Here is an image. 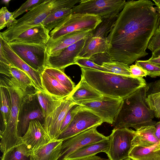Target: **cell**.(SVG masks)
I'll return each instance as SVG.
<instances>
[{
    "mask_svg": "<svg viewBox=\"0 0 160 160\" xmlns=\"http://www.w3.org/2000/svg\"><path fill=\"white\" fill-rule=\"evenodd\" d=\"M4 11L6 26L8 28L16 23L17 20H16L14 18L13 12H9L5 7L4 8Z\"/></svg>",
    "mask_w": 160,
    "mask_h": 160,
    "instance_id": "43",
    "label": "cell"
},
{
    "mask_svg": "<svg viewBox=\"0 0 160 160\" xmlns=\"http://www.w3.org/2000/svg\"><path fill=\"white\" fill-rule=\"evenodd\" d=\"M0 80L7 87L10 95V116L4 131L0 133V149L3 153L12 147L22 143L18 135V124L20 108L26 94L30 88L23 86L14 79L3 76Z\"/></svg>",
    "mask_w": 160,
    "mask_h": 160,
    "instance_id": "5",
    "label": "cell"
},
{
    "mask_svg": "<svg viewBox=\"0 0 160 160\" xmlns=\"http://www.w3.org/2000/svg\"><path fill=\"white\" fill-rule=\"evenodd\" d=\"M71 160H110V159L109 158L106 159L96 155H94L80 159Z\"/></svg>",
    "mask_w": 160,
    "mask_h": 160,
    "instance_id": "45",
    "label": "cell"
},
{
    "mask_svg": "<svg viewBox=\"0 0 160 160\" xmlns=\"http://www.w3.org/2000/svg\"><path fill=\"white\" fill-rule=\"evenodd\" d=\"M96 126L81 132L63 141L61 156L58 160H66L71 153L88 144L107 139L99 132Z\"/></svg>",
    "mask_w": 160,
    "mask_h": 160,
    "instance_id": "13",
    "label": "cell"
},
{
    "mask_svg": "<svg viewBox=\"0 0 160 160\" xmlns=\"http://www.w3.org/2000/svg\"><path fill=\"white\" fill-rule=\"evenodd\" d=\"M129 67L132 77L143 78L148 75L146 71L136 63L130 66Z\"/></svg>",
    "mask_w": 160,
    "mask_h": 160,
    "instance_id": "41",
    "label": "cell"
},
{
    "mask_svg": "<svg viewBox=\"0 0 160 160\" xmlns=\"http://www.w3.org/2000/svg\"><path fill=\"white\" fill-rule=\"evenodd\" d=\"M102 66L106 72L115 74L132 77L129 65L118 61L103 62Z\"/></svg>",
    "mask_w": 160,
    "mask_h": 160,
    "instance_id": "34",
    "label": "cell"
},
{
    "mask_svg": "<svg viewBox=\"0 0 160 160\" xmlns=\"http://www.w3.org/2000/svg\"><path fill=\"white\" fill-rule=\"evenodd\" d=\"M135 63L146 71L148 75L153 78L160 76V68L146 60H137Z\"/></svg>",
    "mask_w": 160,
    "mask_h": 160,
    "instance_id": "36",
    "label": "cell"
},
{
    "mask_svg": "<svg viewBox=\"0 0 160 160\" xmlns=\"http://www.w3.org/2000/svg\"><path fill=\"white\" fill-rule=\"evenodd\" d=\"M103 123L94 114L80 106L74 118L65 129L60 134L58 139L64 141L93 127Z\"/></svg>",
    "mask_w": 160,
    "mask_h": 160,
    "instance_id": "12",
    "label": "cell"
},
{
    "mask_svg": "<svg viewBox=\"0 0 160 160\" xmlns=\"http://www.w3.org/2000/svg\"><path fill=\"white\" fill-rule=\"evenodd\" d=\"M119 14L113 13L101 18V22L92 31V37L106 39L114 27Z\"/></svg>",
    "mask_w": 160,
    "mask_h": 160,
    "instance_id": "30",
    "label": "cell"
},
{
    "mask_svg": "<svg viewBox=\"0 0 160 160\" xmlns=\"http://www.w3.org/2000/svg\"><path fill=\"white\" fill-rule=\"evenodd\" d=\"M148 85L142 87L122 99L120 109L112 126L114 129L132 128L137 130L149 125H155L154 112L146 101Z\"/></svg>",
    "mask_w": 160,
    "mask_h": 160,
    "instance_id": "3",
    "label": "cell"
},
{
    "mask_svg": "<svg viewBox=\"0 0 160 160\" xmlns=\"http://www.w3.org/2000/svg\"><path fill=\"white\" fill-rule=\"evenodd\" d=\"M42 87L45 92L59 98H65L71 93L59 80L44 70L41 74Z\"/></svg>",
    "mask_w": 160,
    "mask_h": 160,
    "instance_id": "21",
    "label": "cell"
},
{
    "mask_svg": "<svg viewBox=\"0 0 160 160\" xmlns=\"http://www.w3.org/2000/svg\"><path fill=\"white\" fill-rule=\"evenodd\" d=\"M109 47L106 38L90 37L87 38L84 46L77 57L88 58L98 53H106Z\"/></svg>",
    "mask_w": 160,
    "mask_h": 160,
    "instance_id": "25",
    "label": "cell"
},
{
    "mask_svg": "<svg viewBox=\"0 0 160 160\" xmlns=\"http://www.w3.org/2000/svg\"><path fill=\"white\" fill-rule=\"evenodd\" d=\"M89 58L92 59L95 63L101 66H102L103 62H109L112 61L107 54L106 52L98 53Z\"/></svg>",
    "mask_w": 160,
    "mask_h": 160,
    "instance_id": "42",
    "label": "cell"
},
{
    "mask_svg": "<svg viewBox=\"0 0 160 160\" xmlns=\"http://www.w3.org/2000/svg\"><path fill=\"white\" fill-rule=\"evenodd\" d=\"M80 68L81 76L103 96L122 99L147 85L143 78Z\"/></svg>",
    "mask_w": 160,
    "mask_h": 160,
    "instance_id": "2",
    "label": "cell"
},
{
    "mask_svg": "<svg viewBox=\"0 0 160 160\" xmlns=\"http://www.w3.org/2000/svg\"><path fill=\"white\" fill-rule=\"evenodd\" d=\"M160 57V48L152 53L151 58H156Z\"/></svg>",
    "mask_w": 160,
    "mask_h": 160,
    "instance_id": "49",
    "label": "cell"
},
{
    "mask_svg": "<svg viewBox=\"0 0 160 160\" xmlns=\"http://www.w3.org/2000/svg\"><path fill=\"white\" fill-rule=\"evenodd\" d=\"M87 38L81 39L68 47L56 56H48L45 68H54L64 71L67 67L75 64V59L83 49Z\"/></svg>",
    "mask_w": 160,
    "mask_h": 160,
    "instance_id": "16",
    "label": "cell"
},
{
    "mask_svg": "<svg viewBox=\"0 0 160 160\" xmlns=\"http://www.w3.org/2000/svg\"><path fill=\"white\" fill-rule=\"evenodd\" d=\"M75 104L69 95L63 99L55 110L44 118V128L52 140L58 139L64 119L68 111Z\"/></svg>",
    "mask_w": 160,
    "mask_h": 160,
    "instance_id": "15",
    "label": "cell"
},
{
    "mask_svg": "<svg viewBox=\"0 0 160 160\" xmlns=\"http://www.w3.org/2000/svg\"><path fill=\"white\" fill-rule=\"evenodd\" d=\"M101 21V17L98 16L72 13L50 32V39L55 40L65 35L76 31H93Z\"/></svg>",
    "mask_w": 160,
    "mask_h": 160,
    "instance_id": "6",
    "label": "cell"
},
{
    "mask_svg": "<svg viewBox=\"0 0 160 160\" xmlns=\"http://www.w3.org/2000/svg\"><path fill=\"white\" fill-rule=\"evenodd\" d=\"M4 8L5 7H3L0 10V30L7 27L5 19Z\"/></svg>",
    "mask_w": 160,
    "mask_h": 160,
    "instance_id": "44",
    "label": "cell"
},
{
    "mask_svg": "<svg viewBox=\"0 0 160 160\" xmlns=\"http://www.w3.org/2000/svg\"><path fill=\"white\" fill-rule=\"evenodd\" d=\"M81 0H44L29 11L17 22L0 33V36L9 43L26 30L42 23L54 11L61 8H72Z\"/></svg>",
    "mask_w": 160,
    "mask_h": 160,
    "instance_id": "4",
    "label": "cell"
},
{
    "mask_svg": "<svg viewBox=\"0 0 160 160\" xmlns=\"http://www.w3.org/2000/svg\"><path fill=\"white\" fill-rule=\"evenodd\" d=\"M80 107V106L75 104L68 111L62 124L60 133L65 129L72 121L79 110Z\"/></svg>",
    "mask_w": 160,
    "mask_h": 160,
    "instance_id": "39",
    "label": "cell"
},
{
    "mask_svg": "<svg viewBox=\"0 0 160 160\" xmlns=\"http://www.w3.org/2000/svg\"><path fill=\"white\" fill-rule=\"evenodd\" d=\"M128 157L132 160H160V142L149 147L132 146Z\"/></svg>",
    "mask_w": 160,
    "mask_h": 160,
    "instance_id": "26",
    "label": "cell"
},
{
    "mask_svg": "<svg viewBox=\"0 0 160 160\" xmlns=\"http://www.w3.org/2000/svg\"><path fill=\"white\" fill-rule=\"evenodd\" d=\"M59 80L71 92L75 87L74 83L65 74L64 71L58 69L46 68L44 70Z\"/></svg>",
    "mask_w": 160,
    "mask_h": 160,
    "instance_id": "35",
    "label": "cell"
},
{
    "mask_svg": "<svg viewBox=\"0 0 160 160\" xmlns=\"http://www.w3.org/2000/svg\"><path fill=\"white\" fill-rule=\"evenodd\" d=\"M44 0H28L22 4L17 9L13 12L14 17L15 19L25 12L30 11L40 4Z\"/></svg>",
    "mask_w": 160,
    "mask_h": 160,
    "instance_id": "37",
    "label": "cell"
},
{
    "mask_svg": "<svg viewBox=\"0 0 160 160\" xmlns=\"http://www.w3.org/2000/svg\"><path fill=\"white\" fill-rule=\"evenodd\" d=\"M1 160H31V158L25 145L22 142L3 153Z\"/></svg>",
    "mask_w": 160,
    "mask_h": 160,
    "instance_id": "32",
    "label": "cell"
},
{
    "mask_svg": "<svg viewBox=\"0 0 160 160\" xmlns=\"http://www.w3.org/2000/svg\"><path fill=\"white\" fill-rule=\"evenodd\" d=\"M75 64L80 67H85L93 69L106 72L102 66L95 63L90 58L77 57L75 59Z\"/></svg>",
    "mask_w": 160,
    "mask_h": 160,
    "instance_id": "38",
    "label": "cell"
},
{
    "mask_svg": "<svg viewBox=\"0 0 160 160\" xmlns=\"http://www.w3.org/2000/svg\"><path fill=\"white\" fill-rule=\"evenodd\" d=\"M70 96L73 101L76 103L97 100L101 98L103 95L81 77L80 81L75 86Z\"/></svg>",
    "mask_w": 160,
    "mask_h": 160,
    "instance_id": "20",
    "label": "cell"
},
{
    "mask_svg": "<svg viewBox=\"0 0 160 160\" xmlns=\"http://www.w3.org/2000/svg\"><path fill=\"white\" fill-rule=\"evenodd\" d=\"M146 101L154 112V116L160 119V80L148 85Z\"/></svg>",
    "mask_w": 160,
    "mask_h": 160,
    "instance_id": "29",
    "label": "cell"
},
{
    "mask_svg": "<svg viewBox=\"0 0 160 160\" xmlns=\"http://www.w3.org/2000/svg\"><path fill=\"white\" fill-rule=\"evenodd\" d=\"M0 106L3 126L0 133L4 130L9 120L11 113V102L9 90L4 83L0 81Z\"/></svg>",
    "mask_w": 160,
    "mask_h": 160,
    "instance_id": "28",
    "label": "cell"
},
{
    "mask_svg": "<svg viewBox=\"0 0 160 160\" xmlns=\"http://www.w3.org/2000/svg\"><path fill=\"white\" fill-rule=\"evenodd\" d=\"M160 48V32L157 30L151 38L148 48L152 52Z\"/></svg>",
    "mask_w": 160,
    "mask_h": 160,
    "instance_id": "40",
    "label": "cell"
},
{
    "mask_svg": "<svg viewBox=\"0 0 160 160\" xmlns=\"http://www.w3.org/2000/svg\"><path fill=\"white\" fill-rule=\"evenodd\" d=\"M109 148L108 138L105 140L85 146L70 154L66 160L76 159L96 155L104 152L107 155Z\"/></svg>",
    "mask_w": 160,
    "mask_h": 160,
    "instance_id": "23",
    "label": "cell"
},
{
    "mask_svg": "<svg viewBox=\"0 0 160 160\" xmlns=\"http://www.w3.org/2000/svg\"><path fill=\"white\" fill-rule=\"evenodd\" d=\"M4 75L8 77L13 78L23 86L36 88L32 81L26 73L12 65Z\"/></svg>",
    "mask_w": 160,
    "mask_h": 160,
    "instance_id": "33",
    "label": "cell"
},
{
    "mask_svg": "<svg viewBox=\"0 0 160 160\" xmlns=\"http://www.w3.org/2000/svg\"><path fill=\"white\" fill-rule=\"evenodd\" d=\"M0 44L2 46L5 56L9 63L26 73L32 81L36 88L45 91L41 82V72L34 70L24 62L12 49L8 43L0 36Z\"/></svg>",
    "mask_w": 160,
    "mask_h": 160,
    "instance_id": "17",
    "label": "cell"
},
{
    "mask_svg": "<svg viewBox=\"0 0 160 160\" xmlns=\"http://www.w3.org/2000/svg\"><path fill=\"white\" fill-rule=\"evenodd\" d=\"M21 139L30 156L52 141L45 131L43 124L38 120L30 122L27 132Z\"/></svg>",
    "mask_w": 160,
    "mask_h": 160,
    "instance_id": "14",
    "label": "cell"
},
{
    "mask_svg": "<svg viewBox=\"0 0 160 160\" xmlns=\"http://www.w3.org/2000/svg\"><path fill=\"white\" fill-rule=\"evenodd\" d=\"M35 92L45 118L55 110L65 98L54 96L37 88Z\"/></svg>",
    "mask_w": 160,
    "mask_h": 160,
    "instance_id": "27",
    "label": "cell"
},
{
    "mask_svg": "<svg viewBox=\"0 0 160 160\" xmlns=\"http://www.w3.org/2000/svg\"><path fill=\"white\" fill-rule=\"evenodd\" d=\"M135 131L127 128L114 129L108 136L109 148L107 154L110 160H123L128 157Z\"/></svg>",
    "mask_w": 160,
    "mask_h": 160,
    "instance_id": "11",
    "label": "cell"
},
{
    "mask_svg": "<svg viewBox=\"0 0 160 160\" xmlns=\"http://www.w3.org/2000/svg\"><path fill=\"white\" fill-rule=\"evenodd\" d=\"M8 43L14 52L33 69L41 73L44 70L48 56L46 45L12 41Z\"/></svg>",
    "mask_w": 160,
    "mask_h": 160,
    "instance_id": "7",
    "label": "cell"
},
{
    "mask_svg": "<svg viewBox=\"0 0 160 160\" xmlns=\"http://www.w3.org/2000/svg\"><path fill=\"white\" fill-rule=\"evenodd\" d=\"M63 140H52L31 155V160H58L61 154Z\"/></svg>",
    "mask_w": 160,
    "mask_h": 160,
    "instance_id": "22",
    "label": "cell"
},
{
    "mask_svg": "<svg viewBox=\"0 0 160 160\" xmlns=\"http://www.w3.org/2000/svg\"><path fill=\"white\" fill-rule=\"evenodd\" d=\"M11 1V0H3L2 2L3 3H4L5 4L7 5H8L9 2Z\"/></svg>",
    "mask_w": 160,
    "mask_h": 160,
    "instance_id": "50",
    "label": "cell"
},
{
    "mask_svg": "<svg viewBox=\"0 0 160 160\" xmlns=\"http://www.w3.org/2000/svg\"><path fill=\"white\" fill-rule=\"evenodd\" d=\"M92 36V31H76L65 35L55 40L49 39L46 44L49 56L57 55L62 50L77 42Z\"/></svg>",
    "mask_w": 160,
    "mask_h": 160,
    "instance_id": "18",
    "label": "cell"
},
{
    "mask_svg": "<svg viewBox=\"0 0 160 160\" xmlns=\"http://www.w3.org/2000/svg\"><path fill=\"white\" fill-rule=\"evenodd\" d=\"M155 126V134L160 142V120L156 123Z\"/></svg>",
    "mask_w": 160,
    "mask_h": 160,
    "instance_id": "46",
    "label": "cell"
},
{
    "mask_svg": "<svg viewBox=\"0 0 160 160\" xmlns=\"http://www.w3.org/2000/svg\"><path fill=\"white\" fill-rule=\"evenodd\" d=\"M123 160H132V159H131L129 157H128L124 159H123Z\"/></svg>",
    "mask_w": 160,
    "mask_h": 160,
    "instance_id": "51",
    "label": "cell"
},
{
    "mask_svg": "<svg viewBox=\"0 0 160 160\" xmlns=\"http://www.w3.org/2000/svg\"><path fill=\"white\" fill-rule=\"evenodd\" d=\"M44 118L35 90L34 92H28L23 98L19 109L18 124L19 137L25 133L31 121L38 120L43 124Z\"/></svg>",
    "mask_w": 160,
    "mask_h": 160,
    "instance_id": "9",
    "label": "cell"
},
{
    "mask_svg": "<svg viewBox=\"0 0 160 160\" xmlns=\"http://www.w3.org/2000/svg\"><path fill=\"white\" fill-rule=\"evenodd\" d=\"M122 100V98L103 96L97 100L75 103L95 114L103 122L112 124L120 109Z\"/></svg>",
    "mask_w": 160,
    "mask_h": 160,
    "instance_id": "10",
    "label": "cell"
},
{
    "mask_svg": "<svg viewBox=\"0 0 160 160\" xmlns=\"http://www.w3.org/2000/svg\"><path fill=\"white\" fill-rule=\"evenodd\" d=\"M154 2L155 5L156 6L160 16V23L158 29L157 30L158 31L160 32V0H152Z\"/></svg>",
    "mask_w": 160,
    "mask_h": 160,
    "instance_id": "48",
    "label": "cell"
},
{
    "mask_svg": "<svg viewBox=\"0 0 160 160\" xmlns=\"http://www.w3.org/2000/svg\"><path fill=\"white\" fill-rule=\"evenodd\" d=\"M147 61L160 68V57L156 58H150Z\"/></svg>",
    "mask_w": 160,
    "mask_h": 160,
    "instance_id": "47",
    "label": "cell"
},
{
    "mask_svg": "<svg viewBox=\"0 0 160 160\" xmlns=\"http://www.w3.org/2000/svg\"><path fill=\"white\" fill-rule=\"evenodd\" d=\"M50 38L49 32L41 23L25 31L11 42L46 45Z\"/></svg>",
    "mask_w": 160,
    "mask_h": 160,
    "instance_id": "19",
    "label": "cell"
},
{
    "mask_svg": "<svg viewBox=\"0 0 160 160\" xmlns=\"http://www.w3.org/2000/svg\"><path fill=\"white\" fill-rule=\"evenodd\" d=\"M72 8H61L51 13L42 24L49 32L71 14Z\"/></svg>",
    "mask_w": 160,
    "mask_h": 160,
    "instance_id": "31",
    "label": "cell"
},
{
    "mask_svg": "<svg viewBox=\"0 0 160 160\" xmlns=\"http://www.w3.org/2000/svg\"><path fill=\"white\" fill-rule=\"evenodd\" d=\"M126 2L125 0H81L72 8V13L93 15L101 18L119 14Z\"/></svg>",
    "mask_w": 160,
    "mask_h": 160,
    "instance_id": "8",
    "label": "cell"
},
{
    "mask_svg": "<svg viewBox=\"0 0 160 160\" xmlns=\"http://www.w3.org/2000/svg\"><path fill=\"white\" fill-rule=\"evenodd\" d=\"M155 131V125L142 127L136 130L132 141V146L149 147L159 143Z\"/></svg>",
    "mask_w": 160,
    "mask_h": 160,
    "instance_id": "24",
    "label": "cell"
},
{
    "mask_svg": "<svg viewBox=\"0 0 160 160\" xmlns=\"http://www.w3.org/2000/svg\"><path fill=\"white\" fill-rule=\"evenodd\" d=\"M155 5L149 0L126 2L106 38V53L112 61L129 65L148 54L146 50L160 23Z\"/></svg>",
    "mask_w": 160,
    "mask_h": 160,
    "instance_id": "1",
    "label": "cell"
}]
</instances>
